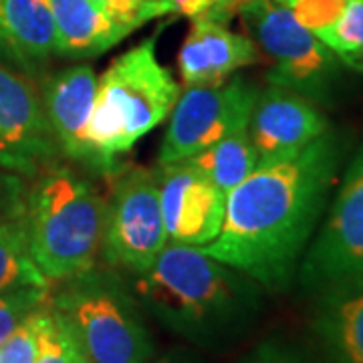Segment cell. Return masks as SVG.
<instances>
[{"label": "cell", "mask_w": 363, "mask_h": 363, "mask_svg": "<svg viewBox=\"0 0 363 363\" xmlns=\"http://www.w3.org/2000/svg\"><path fill=\"white\" fill-rule=\"evenodd\" d=\"M341 156L339 135L327 131L289 156L259 162L226 198L216 240L198 248L259 286L286 289L335 184Z\"/></svg>", "instance_id": "obj_1"}, {"label": "cell", "mask_w": 363, "mask_h": 363, "mask_svg": "<svg viewBox=\"0 0 363 363\" xmlns=\"http://www.w3.org/2000/svg\"><path fill=\"white\" fill-rule=\"evenodd\" d=\"M133 293L154 319L200 347H222L247 331L260 309L259 285L198 247L168 242Z\"/></svg>", "instance_id": "obj_2"}, {"label": "cell", "mask_w": 363, "mask_h": 363, "mask_svg": "<svg viewBox=\"0 0 363 363\" xmlns=\"http://www.w3.org/2000/svg\"><path fill=\"white\" fill-rule=\"evenodd\" d=\"M178 97L180 85L157 61L156 37L119 55L97 79L87 128L95 169L116 174L117 157L169 117Z\"/></svg>", "instance_id": "obj_3"}, {"label": "cell", "mask_w": 363, "mask_h": 363, "mask_svg": "<svg viewBox=\"0 0 363 363\" xmlns=\"http://www.w3.org/2000/svg\"><path fill=\"white\" fill-rule=\"evenodd\" d=\"M107 200L75 169L52 166L26 196L28 250L49 283L89 271L101 255Z\"/></svg>", "instance_id": "obj_4"}, {"label": "cell", "mask_w": 363, "mask_h": 363, "mask_svg": "<svg viewBox=\"0 0 363 363\" xmlns=\"http://www.w3.org/2000/svg\"><path fill=\"white\" fill-rule=\"evenodd\" d=\"M51 305L73 327L91 363H150L154 341L121 277L93 267L63 281Z\"/></svg>", "instance_id": "obj_5"}, {"label": "cell", "mask_w": 363, "mask_h": 363, "mask_svg": "<svg viewBox=\"0 0 363 363\" xmlns=\"http://www.w3.org/2000/svg\"><path fill=\"white\" fill-rule=\"evenodd\" d=\"M238 11L260 49L272 61L269 83L329 104L345 67L335 52L298 23L281 0H242Z\"/></svg>", "instance_id": "obj_6"}, {"label": "cell", "mask_w": 363, "mask_h": 363, "mask_svg": "<svg viewBox=\"0 0 363 363\" xmlns=\"http://www.w3.org/2000/svg\"><path fill=\"white\" fill-rule=\"evenodd\" d=\"M259 93V87L242 77L214 85H186L169 113L157 164L184 162L234 131L248 128Z\"/></svg>", "instance_id": "obj_7"}, {"label": "cell", "mask_w": 363, "mask_h": 363, "mask_svg": "<svg viewBox=\"0 0 363 363\" xmlns=\"http://www.w3.org/2000/svg\"><path fill=\"white\" fill-rule=\"evenodd\" d=\"M168 245L156 172L131 168L107 200L101 255L109 267L131 274L147 271Z\"/></svg>", "instance_id": "obj_8"}, {"label": "cell", "mask_w": 363, "mask_h": 363, "mask_svg": "<svg viewBox=\"0 0 363 363\" xmlns=\"http://www.w3.org/2000/svg\"><path fill=\"white\" fill-rule=\"evenodd\" d=\"M357 274H363V147L351 160L323 228L301 260L298 281L315 293Z\"/></svg>", "instance_id": "obj_9"}, {"label": "cell", "mask_w": 363, "mask_h": 363, "mask_svg": "<svg viewBox=\"0 0 363 363\" xmlns=\"http://www.w3.org/2000/svg\"><path fill=\"white\" fill-rule=\"evenodd\" d=\"M63 156L43 97L25 75L0 65V168L37 178Z\"/></svg>", "instance_id": "obj_10"}, {"label": "cell", "mask_w": 363, "mask_h": 363, "mask_svg": "<svg viewBox=\"0 0 363 363\" xmlns=\"http://www.w3.org/2000/svg\"><path fill=\"white\" fill-rule=\"evenodd\" d=\"M156 176L168 242L206 247L216 240L226 216L228 196L188 162L160 166Z\"/></svg>", "instance_id": "obj_11"}, {"label": "cell", "mask_w": 363, "mask_h": 363, "mask_svg": "<svg viewBox=\"0 0 363 363\" xmlns=\"http://www.w3.org/2000/svg\"><path fill=\"white\" fill-rule=\"evenodd\" d=\"M327 131L329 121L311 99L274 83L260 89L248 121L259 162L289 156Z\"/></svg>", "instance_id": "obj_12"}, {"label": "cell", "mask_w": 363, "mask_h": 363, "mask_svg": "<svg viewBox=\"0 0 363 363\" xmlns=\"http://www.w3.org/2000/svg\"><path fill=\"white\" fill-rule=\"evenodd\" d=\"M259 61L260 51L255 40L233 33L226 23L210 14L192 18L178 52L184 85H214Z\"/></svg>", "instance_id": "obj_13"}, {"label": "cell", "mask_w": 363, "mask_h": 363, "mask_svg": "<svg viewBox=\"0 0 363 363\" xmlns=\"http://www.w3.org/2000/svg\"><path fill=\"white\" fill-rule=\"evenodd\" d=\"M97 79L91 65L67 67L45 79L40 91L45 111L63 156L93 169L95 156L87 140V128L95 105Z\"/></svg>", "instance_id": "obj_14"}, {"label": "cell", "mask_w": 363, "mask_h": 363, "mask_svg": "<svg viewBox=\"0 0 363 363\" xmlns=\"http://www.w3.org/2000/svg\"><path fill=\"white\" fill-rule=\"evenodd\" d=\"M311 327L329 363H363V274L315 291Z\"/></svg>", "instance_id": "obj_15"}, {"label": "cell", "mask_w": 363, "mask_h": 363, "mask_svg": "<svg viewBox=\"0 0 363 363\" xmlns=\"http://www.w3.org/2000/svg\"><path fill=\"white\" fill-rule=\"evenodd\" d=\"M55 21V52L69 59L104 55L125 39L133 26L93 0H47Z\"/></svg>", "instance_id": "obj_16"}, {"label": "cell", "mask_w": 363, "mask_h": 363, "mask_svg": "<svg viewBox=\"0 0 363 363\" xmlns=\"http://www.w3.org/2000/svg\"><path fill=\"white\" fill-rule=\"evenodd\" d=\"M55 52V21L47 0H0V55L37 71Z\"/></svg>", "instance_id": "obj_17"}, {"label": "cell", "mask_w": 363, "mask_h": 363, "mask_svg": "<svg viewBox=\"0 0 363 363\" xmlns=\"http://www.w3.org/2000/svg\"><path fill=\"white\" fill-rule=\"evenodd\" d=\"M184 162L204 172L208 178L228 196L259 166V154L248 135V128H245L222 138L220 142L212 143L210 147L198 152Z\"/></svg>", "instance_id": "obj_18"}, {"label": "cell", "mask_w": 363, "mask_h": 363, "mask_svg": "<svg viewBox=\"0 0 363 363\" xmlns=\"http://www.w3.org/2000/svg\"><path fill=\"white\" fill-rule=\"evenodd\" d=\"M18 286H51L30 257L25 216L0 222V293Z\"/></svg>", "instance_id": "obj_19"}, {"label": "cell", "mask_w": 363, "mask_h": 363, "mask_svg": "<svg viewBox=\"0 0 363 363\" xmlns=\"http://www.w3.org/2000/svg\"><path fill=\"white\" fill-rule=\"evenodd\" d=\"M339 61L353 71H363V0H350L337 23L319 37Z\"/></svg>", "instance_id": "obj_20"}, {"label": "cell", "mask_w": 363, "mask_h": 363, "mask_svg": "<svg viewBox=\"0 0 363 363\" xmlns=\"http://www.w3.org/2000/svg\"><path fill=\"white\" fill-rule=\"evenodd\" d=\"M35 363H91L73 327L55 307L47 305L40 351Z\"/></svg>", "instance_id": "obj_21"}, {"label": "cell", "mask_w": 363, "mask_h": 363, "mask_svg": "<svg viewBox=\"0 0 363 363\" xmlns=\"http://www.w3.org/2000/svg\"><path fill=\"white\" fill-rule=\"evenodd\" d=\"M51 301V286H18L0 293V343L13 333L28 315Z\"/></svg>", "instance_id": "obj_22"}, {"label": "cell", "mask_w": 363, "mask_h": 363, "mask_svg": "<svg viewBox=\"0 0 363 363\" xmlns=\"http://www.w3.org/2000/svg\"><path fill=\"white\" fill-rule=\"evenodd\" d=\"M49 305V303H47ZM47 305L28 315L9 337L0 343V363H35L40 351Z\"/></svg>", "instance_id": "obj_23"}, {"label": "cell", "mask_w": 363, "mask_h": 363, "mask_svg": "<svg viewBox=\"0 0 363 363\" xmlns=\"http://www.w3.org/2000/svg\"><path fill=\"white\" fill-rule=\"evenodd\" d=\"M301 25L319 39L337 23L350 0H281Z\"/></svg>", "instance_id": "obj_24"}, {"label": "cell", "mask_w": 363, "mask_h": 363, "mask_svg": "<svg viewBox=\"0 0 363 363\" xmlns=\"http://www.w3.org/2000/svg\"><path fill=\"white\" fill-rule=\"evenodd\" d=\"M105 6L111 14H116L119 21L128 23L133 28L142 26L143 23L168 14V6L164 0H93Z\"/></svg>", "instance_id": "obj_25"}, {"label": "cell", "mask_w": 363, "mask_h": 363, "mask_svg": "<svg viewBox=\"0 0 363 363\" xmlns=\"http://www.w3.org/2000/svg\"><path fill=\"white\" fill-rule=\"evenodd\" d=\"M26 184L21 174L0 168V222L23 218L26 212Z\"/></svg>", "instance_id": "obj_26"}, {"label": "cell", "mask_w": 363, "mask_h": 363, "mask_svg": "<svg viewBox=\"0 0 363 363\" xmlns=\"http://www.w3.org/2000/svg\"><path fill=\"white\" fill-rule=\"evenodd\" d=\"M242 363H309L297 350L283 341H264Z\"/></svg>", "instance_id": "obj_27"}, {"label": "cell", "mask_w": 363, "mask_h": 363, "mask_svg": "<svg viewBox=\"0 0 363 363\" xmlns=\"http://www.w3.org/2000/svg\"><path fill=\"white\" fill-rule=\"evenodd\" d=\"M150 363H200L196 359L194 355L190 353V351H184V350H172L168 353H164L162 357H157V359H152Z\"/></svg>", "instance_id": "obj_28"}, {"label": "cell", "mask_w": 363, "mask_h": 363, "mask_svg": "<svg viewBox=\"0 0 363 363\" xmlns=\"http://www.w3.org/2000/svg\"><path fill=\"white\" fill-rule=\"evenodd\" d=\"M222 2H224V0H222ZM224 6H228V4H226V2H224ZM228 9H230V6H228ZM230 11H233V9H230Z\"/></svg>", "instance_id": "obj_29"}]
</instances>
